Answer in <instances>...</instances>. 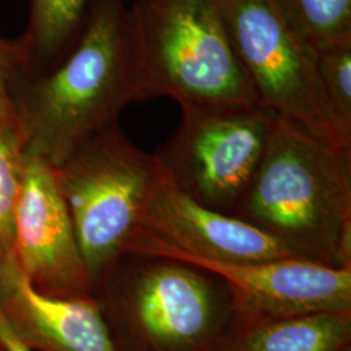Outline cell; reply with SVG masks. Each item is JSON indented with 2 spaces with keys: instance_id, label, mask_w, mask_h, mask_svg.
Masks as SVG:
<instances>
[{
  "instance_id": "cell-2",
  "label": "cell",
  "mask_w": 351,
  "mask_h": 351,
  "mask_svg": "<svg viewBox=\"0 0 351 351\" xmlns=\"http://www.w3.org/2000/svg\"><path fill=\"white\" fill-rule=\"evenodd\" d=\"M237 210V217L282 239L298 256L346 254L351 151L276 117Z\"/></svg>"
},
{
  "instance_id": "cell-4",
  "label": "cell",
  "mask_w": 351,
  "mask_h": 351,
  "mask_svg": "<svg viewBox=\"0 0 351 351\" xmlns=\"http://www.w3.org/2000/svg\"><path fill=\"white\" fill-rule=\"evenodd\" d=\"M53 171L94 282L125 255L154 190L168 172L156 154L138 149L119 123L84 141Z\"/></svg>"
},
{
  "instance_id": "cell-1",
  "label": "cell",
  "mask_w": 351,
  "mask_h": 351,
  "mask_svg": "<svg viewBox=\"0 0 351 351\" xmlns=\"http://www.w3.org/2000/svg\"><path fill=\"white\" fill-rule=\"evenodd\" d=\"M147 99L138 34L124 0H94L68 49L32 65L11 93L23 152L51 167L117 124L128 104Z\"/></svg>"
},
{
  "instance_id": "cell-9",
  "label": "cell",
  "mask_w": 351,
  "mask_h": 351,
  "mask_svg": "<svg viewBox=\"0 0 351 351\" xmlns=\"http://www.w3.org/2000/svg\"><path fill=\"white\" fill-rule=\"evenodd\" d=\"M138 230L208 261L255 263L298 256L275 234L203 206L177 188L169 175L154 190Z\"/></svg>"
},
{
  "instance_id": "cell-15",
  "label": "cell",
  "mask_w": 351,
  "mask_h": 351,
  "mask_svg": "<svg viewBox=\"0 0 351 351\" xmlns=\"http://www.w3.org/2000/svg\"><path fill=\"white\" fill-rule=\"evenodd\" d=\"M24 160L16 130L0 121V247L12 254L13 211Z\"/></svg>"
},
{
  "instance_id": "cell-19",
  "label": "cell",
  "mask_w": 351,
  "mask_h": 351,
  "mask_svg": "<svg viewBox=\"0 0 351 351\" xmlns=\"http://www.w3.org/2000/svg\"><path fill=\"white\" fill-rule=\"evenodd\" d=\"M7 255H10V254H7V252H5V251L3 250V249H1V247H0V263H1V262H3V259H4V258H5V256H7Z\"/></svg>"
},
{
  "instance_id": "cell-14",
  "label": "cell",
  "mask_w": 351,
  "mask_h": 351,
  "mask_svg": "<svg viewBox=\"0 0 351 351\" xmlns=\"http://www.w3.org/2000/svg\"><path fill=\"white\" fill-rule=\"evenodd\" d=\"M291 27L316 52L351 43V0H276Z\"/></svg>"
},
{
  "instance_id": "cell-12",
  "label": "cell",
  "mask_w": 351,
  "mask_h": 351,
  "mask_svg": "<svg viewBox=\"0 0 351 351\" xmlns=\"http://www.w3.org/2000/svg\"><path fill=\"white\" fill-rule=\"evenodd\" d=\"M254 329L234 351H339L350 339L349 313L300 315Z\"/></svg>"
},
{
  "instance_id": "cell-11",
  "label": "cell",
  "mask_w": 351,
  "mask_h": 351,
  "mask_svg": "<svg viewBox=\"0 0 351 351\" xmlns=\"http://www.w3.org/2000/svg\"><path fill=\"white\" fill-rule=\"evenodd\" d=\"M108 298L112 310L130 315L143 335L163 348L191 345L213 322L210 287L190 267L176 262L142 272L129 295L108 294Z\"/></svg>"
},
{
  "instance_id": "cell-13",
  "label": "cell",
  "mask_w": 351,
  "mask_h": 351,
  "mask_svg": "<svg viewBox=\"0 0 351 351\" xmlns=\"http://www.w3.org/2000/svg\"><path fill=\"white\" fill-rule=\"evenodd\" d=\"M94 0H29L25 34L32 42L34 63L45 65L68 49Z\"/></svg>"
},
{
  "instance_id": "cell-5",
  "label": "cell",
  "mask_w": 351,
  "mask_h": 351,
  "mask_svg": "<svg viewBox=\"0 0 351 351\" xmlns=\"http://www.w3.org/2000/svg\"><path fill=\"white\" fill-rule=\"evenodd\" d=\"M233 50L259 104L341 150L351 136L335 116L317 72V52L291 27L276 0H217Z\"/></svg>"
},
{
  "instance_id": "cell-16",
  "label": "cell",
  "mask_w": 351,
  "mask_h": 351,
  "mask_svg": "<svg viewBox=\"0 0 351 351\" xmlns=\"http://www.w3.org/2000/svg\"><path fill=\"white\" fill-rule=\"evenodd\" d=\"M317 72L335 116L351 136V43L317 51Z\"/></svg>"
},
{
  "instance_id": "cell-17",
  "label": "cell",
  "mask_w": 351,
  "mask_h": 351,
  "mask_svg": "<svg viewBox=\"0 0 351 351\" xmlns=\"http://www.w3.org/2000/svg\"><path fill=\"white\" fill-rule=\"evenodd\" d=\"M33 63L32 42L25 33L17 38H0V121L16 132L11 93L14 82Z\"/></svg>"
},
{
  "instance_id": "cell-10",
  "label": "cell",
  "mask_w": 351,
  "mask_h": 351,
  "mask_svg": "<svg viewBox=\"0 0 351 351\" xmlns=\"http://www.w3.org/2000/svg\"><path fill=\"white\" fill-rule=\"evenodd\" d=\"M0 313L32 351H119L98 302L38 293L12 255L0 263Z\"/></svg>"
},
{
  "instance_id": "cell-6",
  "label": "cell",
  "mask_w": 351,
  "mask_h": 351,
  "mask_svg": "<svg viewBox=\"0 0 351 351\" xmlns=\"http://www.w3.org/2000/svg\"><path fill=\"white\" fill-rule=\"evenodd\" d=\"M276 117L262 106L184 110L175 136L155 154L177 188L223 213L239 206Z\"/></svg>"
},
{
  "instance_id": "cell-18",
  "label": "cell",
  "mask_w": 351,
  "mask_h": 351,
  "mask_svg": "<svg viewBox=\"0 0 351 351\" xmlns=\"http://www.w3.org/2000/svg\"><path fill=\"white\" fill-rule=\"evenodd\" d=\"M0 351H32L13 335L11 328L0 313Z\"/></svg>"
},
{
  "instance_id": "cell-8",
  "label": "cell",
  "mask_w": 351,
  "mask_h": 351,
  "mask_svg": "<svg viewBox=\"0 0 351 351\" xmlns=\"http://www.w3.org/2000/svg\"><path fill=\"white\" fill-rule=\"evenodd\" d=\"M11 255L38 293L53 298H90L93 281L53 167L25 154L13 211Z\"/></svg>"
},
{
  "instance_id": "cell-7",
  "label": "cell",
  "mask_w": 351,
  "mask_h": 351,
  "mask_svg": "<svg viewBox=\"0 0 351 351\" xmlns=\"http://www.w3.org/2000/svg\"><path fill=\"white\" fill-rule=\"evenodd\" d=\"M126 254L150 255L197 267L224 278L239 301L261 314L284 319L317 313H349L351 272L291 256L232 263L189 255L137 230Z\"/></svg>"
},
{
  "instance_id": "cell-3",
  "label": "cell",
  "mask_w": 351,
  "mask_h": 351,
  "mask_svg": "<svg viewBox=\"0 0 351 351\" xmlns=\"http://www.w3.org/2000/svg\"><path fill=\"white\" fill-rule=\"evenodd\" d=\"M130 11L150 98L169 97L182 111L261 106L217 0H137Z\"/></svg>"
}]
</instances>
